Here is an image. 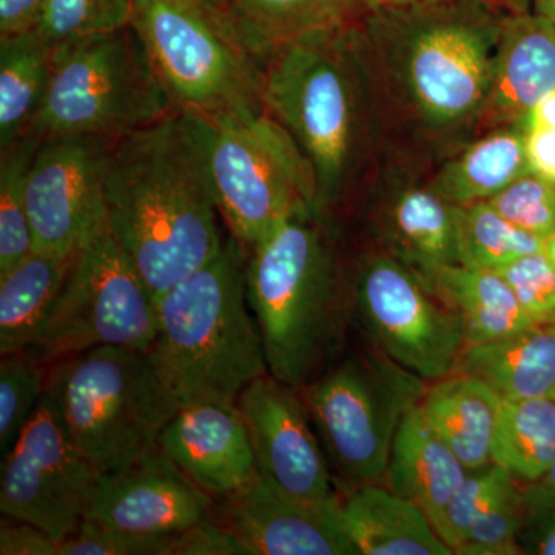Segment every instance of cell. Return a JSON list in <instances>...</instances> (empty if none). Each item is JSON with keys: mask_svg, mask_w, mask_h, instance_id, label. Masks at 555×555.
Returning a JSON list of instances; mask_svg holds the SVG:
<instances>
[{"mask_svg": "<svg viewBox=\"0 0 555 555\" xmlns=\"http://www.w3.org/2000/svg\"><path fill=\"white\" fill-rule=\"evenodd\" d=\"M555 90V25L539 14L509 13L496 46L491 91L483 109L524 122Z\"/></svg>", "mask_w": 555, "mask_h": 555, "instance_id": "obj_19", "label": "cell"}, {"mask_svg": "<svg viewBox=\"0 0 555 555\" xmlns=\"http://www.w3.org/2000/svg\"><path fill=\"white\" fill-rule=\"evenodd\" d=\"M131 25L51 47L49 89L27 134L120 138L173 113Z\"/></svg>", "mask_w": 555, "mask_h": 555, "instance_id": "obj_7", "label": "cell"}, {"mask_svg": "<svg viewBox=\"0 0 555 555\" xmlns=\"http://www.w3.org/2000/svg\"><path fill=\"white\" fill-rule=\"evenodd\" d=\"M367 13L369 28L401 50L404 87L429 122L483 112L505 10L485 0H429Z\"/></svg>", "mask_w": 555, "mask_h": 555, "instance_id": "obj_5", "label": "cell"}, {"mask_svg": "<svg viewBox=\"0 0 555 555\" xmlns=\"http://www.w3.org/2000/svg\"><path fill=\"white\" fill-rule=\"evenodd\" d=\"M203 2L206 3V5L210 7V9L219 10L225 5V2H228V0H203Z\"/></svg>", "mask_w": 555, "mask_h": 555, "instance_id": "obj_50", "label": "cell"}, {"mask_svg": "<svg viewBox=\"0 0 555 555\" xmlns=\"http://www.w3.org/2000/svg\"><path fill=\"white\" fill-rule=\"evenodd\" d=\"M49 366L31 350L2 356L0 361V459L9 454L42 400Z\"/></svg>", "mask_w": 555, "mask_h": 555, "instance_id": "obj_33", "label": "cell"}, {"mask_svg": "<svg viewBox=\"0 0 555 555\" xmlns=\"http://www.w3.org/2000/svg\"><path fill=\"white\" fill-rule=\"evenodd\" d=\"M150 363L178 409L201 401L236 404L269 374L261 331L247 299L246 254L235 240L158 298Z\"/></svg>", "mask_w": 555, "mask_h": 555, "instance_id": "obj_3", "label": "cell"}, {"mask_svg": "<svg viewBox=\"0 0 555 555\" xmlns=\"http://www.w3.org/2000/svg\"><path fill=\"white\" fill-rule=\"evenodd\" d=\"M528 171L524 127L499 130L447 164L430 188L454 206H466L491 199Z\"/></svg>", "mask_w": 555, "mask_h": 555, "instance_id": "obj_28", "label": "cell"}, {"mask_svg": "<svg viewBox=\"0 0 555 555\" xmlns=\"http://www.w3.org/2000/svg\"><path fill=\"white\" fill-rule=\"evenodd\" d=\"M520 486L518 481L511 486L478 516L455 554L520 555L517 537L525 509L524 488Z\"/></svg>", "mask_w": 555, "mask_h": 555, "instance_id": "obj_37", "label": "cell"}, {"mask_svg": "<svg viewBox=\"0 0 555 555\" xmlns=\"http://www.w3.org/2000/svg\"><path fill=\"white\" fill-rule=\"evenodd\" d=\"M387 230L397 258L423 281L459 264L455 206L433 188L400 193L390 207Z\"/></svg>", "mask_w": 555, "mask_h": 555, "instance_id": "obj_27", "label": "cell"}, {"mask_svg": "<svg viewBox=\"0 0 555 555\" xmlns=\"http://www.w3.org/2000/svg\"><path fill=\"white\" fill-rule=\"evenodd\" d=\"M246 287L269 374L305 389L331 366L345 331V287L326 211H299L250 248Z\"/></svg>", "mask_w": 555, "mask_h": 555, "instance_id": "obj_2", "label": "cell"}, {"mask_svg": "<svg viewBox=\"0 0 555 555\" xmlns=\"http://www.w3.org/2000/svg\"><path fill=\"white\" fill-rule=\"evenodd\" d=\"M236 406L261 476L295 499L315 505L337 502L326 451L301 390L266 374L241 392Z\"/></svg>", "mask_w": 555, "mask_h": 555, "instance_id": "obj_15", "label": "cell"}, {"mask_svg": "<svg viewBox=\"0 0 555 555\" xmlns=\"http://www.w3.org/2000/svg\"><path fill=\"white\" fill-rule=\"evenodd\" d=\"M47 0H0V39L35 30Z\"/></svg>", "mask_w": 555, "mask_h": 555, "instance_id": "obj_43", "label": "cell"}, {"mask_svg": "<svg viewBox=\"0 0 555 555\" xmlns=\"http://www.w3.org/2000/svg\"><path fill=\"white\" fill-rule=\"evenodd\" d=\"M171 540L173 537L130 534L86 520L60 542L57 555H170Z\"/></svg>", "mask_w": 555, "mask_h": 555, "instance_id": "obj_39", "label": "cell"}, {"mask_svg": "<svg viewBox=\"0 0 555 555\" xmlns=\"http://www.w3.org/2000/svg\"><path fill=\"white\" fill-rule=\"evenodd\" d=\"M427 386L371 345L301 390L327 460L349 485L383 483L401 423Z\"/></svg>", "mask_w": 555, "mask_h": 555, "instance_id": "obj_10", "label": "cell"}, {"mask_svg": "<svg viewBox=\"0 0 555 555\" xmlns=\"http://www.w3.org/2000/svg\"><path fill=\"white\" fill-rule=\"evenodd\" d=\"M516 228L537 238L555 230V182L528 171L488 201Z\"/></svg>", "mask_w": 555, "mask_h": 555, "instance_id": "obj_36", "label": "cell"}, {"mask_svg": "<svg viewBox=\"0 0 555 555\" xmlns=\"http://www.w3.org/2000/svg\"><path fill=\"white\" fill-rule=\"evenodd\" d=\"M337 516L360 555H451L426 514L383 483L347 488Z\"/></svg>", "mask_w": 555, "mask_h": 555, "instance_id": "obj_20", "label": "cell"}, {"mask_svg": "<svg viewBox=\"0 0 555 555\" xmlns=\"http://www.w3.org/2000/svg\"><path fill=\"white\" fill-rule=\"evenodd\" d=\"M208 149L207 119L185 109L113 144L108 229L156 298L224 247Z\"/></svg>", "mask_w": 555, "mask_h": 555, "instance_id": "obj_1", "label": "cell"}, {"mask_svg": "<svg viewBox=\"0 0 555 555\" xmlns=\"http://www.w3.org/2000/svg\"><path fill=\"white\" fill-rule=\"evenodd\" d=\"M358 33L350 24L299 36L261 62L262 104L315 170L321 211L352 175L361 129Z\"/></svg>", "mask_w": 555, "mask_h": 555, "instance_id": "obj_4", "label": "cell"}, {"mask_svg": "<svg viewBox=\"0 0 555 555\" xmlns=\"http://www.w3.org/2000/svg\"><path fill=\"white\" fill-rule=\"evenodd\" d=\"M521 3H524V5H528V0H520Z\"/></svg>", "mask_w": 555, "mask_h": 555, "instance_id": "obj_51", "label": "cell"}, {"mask_svg": "<svg viewBox=\"0 0 555 555\" xmlns=\"http://www.w3.org/2000/svg\"><path fill=\"white\" fill-rule=\"evenodd\" d=\"M429 2V0H366L367 11L393 9V7L412 5V3ZM491 5L507 11V13H525L526 7L520 0H485Z\"/></svg>", "mask_w": 555, "mask_h": 555, "instance_id": "obj_46", "label": "cell"}, {"mask_svg": "<svg viewBox=\"0 0 555 555\" xmlns=\"http://www.w3.org/2000/svg\"><path fill=\"white\" fill-rule=\"evenodd\" d=\"M524 518L518 531L520 555H555V505L537 502L525 494Z\"/></svg>", "mask_w": 555, "mask_h": 555, "instance_id": "obj_41", "label": "cell"}, {"mask_svg": "<svg viewBox=\"0 0 555 555\" xmlns=\"http://www.w3.org/2000/svg\"><path fill=\"white\" fill-rule=\"evenodd\" d=\"M215 499L156 447L101 476L86 520L130 534L175 537L214 513Z\"/></svg>", "mask_w": 555, "mask_h": 555, "instance_id": "obj_16", "label": "cell"}, {"mask_svg": "<svg viewBox=\"0 0 555 555\" xmlns=\"http://www.w3.org/2000/svg\"><path fill=\"white\" fill-rule=\"evenodd\" d=\"M51 73V47L35 30L0 39V150L30 130Z\"/></svg>", "mask_w": 555, "mask_h": 555, "instance_id": "obj_29", "label": "cell"}, {"mask_svg": "<svg viewBox=\"0 0 555 555\" xmlns=\"http://www.w3.org/2000/svg\"><path fill=\"white\" fill-rule=\"evenodd\" d=\"M115 139H40L27 182L35 250L76 255L108 229L107 173Z\"/></svg>", "mask_w": 555, "mask_h": 555, "instance_id": "obj_14", "label": "cell"}, {"mask_svg": "<svg viewBox=\"0 0 555 555\" xmlns=\"http://www.w3.org/2000/svg\"><path fill=\"white\" fill-rule=\"evenodd\" d=\"M555 398V397H554Z\"/></svg>", "mask_w": 555, "mask_h": 555, "instance_id": "obj_52", "label": "cell"}, {"mask_svg": "<svg viewBox=\"0 0 555 555\" xmlns=\"http://www.w3.org/2000/svg\"><path fill=\"white\" fill-rule=\"evenodd\" d=\"M130 25L178 109L211 118L264 108L261 64L203 0H134Z\"/></svg>", "mask_w": 555, "mask_h": 555, "instance_id": "obj_9", "label": "cell"}, {"mask_svg": "<svg viewBox=\"0 0 555 555\" xmlns=\"http://www.w3.org/2000/svg\"><path fill=\"white\" fill-rule=\"evenodd\" d=\"M101 474L73 440L46 390L30 422L2 459L0 511L28 521L57 542L86 521Z\"/></svg>", "mask_w": 555, "mask_h": 555, "instance_id": "obj_12", "label": "cell"}, {"mask_svg": "<svg viewBox=\"0 0 555 555\" xmlns=\"http://www.w3.org/2000/svg\"><path fill=\"white\" fill-rule=\"evenodd\" d=\"M467 473L416 406L398 429L383 485L418 506L441 537L449 502Z\"/></svg>", "mask_w": 555, "mask_h": 555, "instance_id": "obj_21", "label": "cell"}, {"mask_svg": "<svg viewBox=\"0 0 555 555\" xmlns=\"http://www.w3.org/2000/svg\"><path fill=\"white\" fill-rule=\"evenodd\" d=\"M452 374L473 375L502 398L555 397V323L534 324L511 337L466 346Z\"/></svg>", "mask_w": 555, "mask_h": 555, "instance_id": "obj_23", "label": "cell"}, {"mask_svg": "<svg viewBox=\"0 0 555 555\" xmlns=\"http://www.w3.org/2000/svg\"><path fill=\"white\" fill-rule=\"evenodd\" d=\"M337 503L295 499L258 473L238 491L215 499L211 516L251 555H360L339 525Z\"/></svg>", "mask_w": 555, "mask_h": 555, "instance_id": "obj_17", "label": "cell"}, {"mask_svg": "<svg viewBox=\"0 0 555 555\" xmlns=\"http://www.w3.org/2000/svg\"><path fill=\"white\" fill-rule=\"evenodd\" d=\"M134 0H47L36 25L50 47L130 25Z\"/></svg>", "mask_w": 555, "mask_h": 555, "instance_id": "obj_34", "label": "cell"}, {"mask_svg": "<svg viewBox=\"0 0 555 555\" xmlns=\"http://www.w3.org/2000/svg\"><path fill=\"white\" fill-rule=\"evenodd\" d=\"M60 542L39 526L16 518H3L0 524V554L57 555Z\"/></svg>", "mask_w": 555, "mask_h": 555, "instance_id": "obj_42", "label": "cell"}, {"mask_svg": "<svg viewBox=\"0 0 555 555\" xmlns=\"http://www.w3.org/2000/svg\"><path fill=\"white\" fill-rule=\"evenodd\" d=\"M425 283L459 313L466 346L511 337L535 324L496 270L448 266Z\"/></svg>", "mask_w": 555, "mask_h": 555, "instance_id": "obj_26", "label": "cell"}, {"mask_svg": "<svg viewBox=\"0 0 555 555\" xmlns=\"http://www.w3.org/2000/svg\"><path fill=\"white\" fill-rule=\"evenodd\" d=\"M542 251L547 258V261H550L555 269V230L551 235H547L546 238H543Z\"/></svg>", "mask_w": 555, "mask_h": 555, "instance_id": "obj_49", "label": "cell"}, {"mask_svg": "<svg viewBox=\"0 0 555 555\" xmlns=\"http://www.w3.org/2000/svg\"><path fill=\"white\" fill-rule=\"evenodd\" d=\"M47 390L101 476L156 447L178 411L147 352L131 347H93L51 364Z\"/></svg>", "mask_w": 555, "mask_h": 555, "instance_id": "obj_6", "label": "cell"}, {"mask_svg": "<svg viewBox=\"0 0 555 555\" xmlns=\"http://www.w3.org/2000/svg\"><path fill=\"white\" fill-rule=\"evenodd\" d=\"M521 127L529 169L555 182V130L535 126Z\"/></svg>", "mask_w": 555, "mask_h": 555, "instance_id": "obj_44", "label": "cell"}, {"mask_svg": "<svg viewBox=\"0 0 555 555\" xmlns=\"http://www.w3.org/2000/svg\"><path fill=\"white\" fill-rule=\"evenodd\" d=\"M555 460V398H503L492 463L518 483H537Z\"/></svg>", "mask_w": 555, "mask_h": 555, "instance_id": "obj_30", "label": "cell"}, {"mask_svg": "<svg viewBox=\"0 0 555 555\" xmlns=\"http://www.w3.org/2000/svg\"><path fill=\"white\" fill-rule=\"evenodd\" d=\"M502 401V396L483 379L451 374L427 387L418 408L466 469L478 470L492 463Z\"/></svg>", "mask_w": 555, "mask_h": 555, "instance_id": "obj_22", "label": "cell"}, {"mask_svg": "<svg viewBox=\"0 0 555 555\" xmlns=\"http://www.w3.org/2000/svg\"><path fill=\"white\" fill-rule=\"evenodd\" d=\"M525 494L537 502L555 505V460L550 470L537 483L524 485Z\"/></svg>", "mask_w": 555, "mask_h": 555, "instance_id": "obj_47", "label": "cell"}, {"mask_svg": "<svg viewBox=\"0 0 555 555\" xmlns=\"http://www.w3.org/2000/svg\"><path fill=\"white\" fill-rule=\"evenodd\" d=\"M39 144L40 139L25 134L0 152V273L35 250L27 182Z\"/></svg>", "mask_w": 555, "mask_h": 555, "instance_id": "obj_32", "label": "cell"}, {"mask_svg": "<svg viewBox=\"0 0 555 555\" xmlns=\"http://www.w3.org/2000/svg\"><path fill=\"white\" fill-rule=\"evenodd\" d=\"M76 255L33 250L0 273V356L31 349L67 283Z\"/></svg>", "mask_w": 555, "mask_h": 555, "instance_id": "obj_25", "label": "cell"}, {"mask_svg": "<svg viewBox=\"0 0 555 555\" xmlns=\"http://www.w3.org/2000/svg\"><path fill=\"white\" fill-rule=\"evenodd\" d=\"M366 0H228L219 16L261 64L288 40L350 24Z\"/></svg>", "mask_w": 555, "mask_h": 555, "instance_id": "obj_24", "label": "cell"}, {"mask_svg": "<svg viewBox=\"0 0 555 555\" xmlns=\"http://www.w3.org/2000/svg\"><path fill=\"white\" fill-rule=\"evenodd\" d=\"M156 444L214 499L238 491L258 474L254 447L236 404L201 401L181 406Z\"/></svg>", "mask_w": 555, "mask_h": 555, "instance_id": "obj_18", "label": "cell"}, {"mask_svg": "<svg viewBox=\"0 0 555 555\" xmlns=\"http://www.w3.org/2000/svg\"><path fill=\"white\" fill-rule=\"evenodd\" d=\"M516 483V478L495 463L467 473L449 502L441 531V539L451 547L452 553L455 554L456 547L465 542L478 516Z\"/></svg>", "mask_w": 555, "mask_h": 555, "instance_id": "obj_35", "label": "cell"}, {"mask_svg": "<svg viewBox=\"0 0 555 555\" xmlns=\"http://www.w3.org/2000/svg\"><path fill=\"white\" fill-rule=\"evenodd\" d=\"M459 264L496 270L542 250V238L503 218L488 201L455 206Z\"/></svg>", "mask_w": 555, "mask_h": 555, "instance_id": "obj_31", "label": "cell"}, {"mask_svg": "<svg viewBox=\"0 0 555 555\" xmlns=\"http://www.w3.org/2000/svg\"><path fill=\"white\" fill-rule=\"evenodd\" d=\"M521 126L545 127L555 130V90L537 102Z\"/></svg>", "mask_w": 555, "mask_h": 555, "instance_id": "obj_45", "label": "cell"}, {"mask_svg": "<svg viewBox=\"0 0 555 555\" xmlns=\"http://www.w3.org/2000/svg\"><path fill=\"white\" fill-rule=\"evenodd\" d=\"M534 13L555 25V0H532Z\"/></svg>", "mask_w": 555, "mask_h": 555, "instance_id": "obj_48", "label": "cell"}, {"mask_svg": "<svg viewBox=\"0 0 555 555\" xmlns=\"http://www.w3.org/2000/svg\"><path fill=\"white\" fill-rule=\"evenodd\" d=\"M170 555H251L229 526L208 516L171 540Z\"/></svg>", "mask_w": 555, "mask_h": 555, "instance_id": "obj_40", "label": "cell"}, {"mask_svg": "<svg viewBox=\"0 0 555 555\" xmlns=\"http://www.w3.org/2000/svg\"><path fill=\"white\" fill-rule=\"evenodd\" d=\"M371 345L425 382L454 372L466 346L459 313L398 258H372L356 284Z\"/></svg>", "mask_w": 555, "mask_h": 555, "instance_id": "obj_13", "label": "cell"}, {"mask_svg": "<svg viewBox=\"0 0 555 555\" xmlns=\"http://www.w3.org/2000/svg\"><path fill=\"white\" fill-rule=\"evenodd\" d=\"M206 119L219 215L244 254L295 214L321 210L312 164L268 109Z\"/></svg>", "mask_w": 555, "mask_h": 555, "instance_id": "obj_8", "label": "cell"}, {"mask_svg": "<svg viewBox=\"0 0 555 555\" xmlns=\"http://www.w3.org/2000/svg\"><path fill=\"white\" fill-rule=\"evenodd\" d=\"M158 328V298L107 229L76 255L67 283L28 350L46 366L101 346L149 352Z\"/></svg>", "mask_w": 555, "mask_h": 555, "instance_id": "obj_11", "label": "cell"}, {"mask_svg": "<svg viewBox=\"0 0 555 555\" xmlns=\"http://www.w3.org/2000/svg\"><path fill=\"white\" fill-rule=\"evenodd\" d=\"M535 324L555 323V269L542 250L496 269Z\"/></svg>", "mask_w": 555, "mask_h": 555, "instance_id": "obj_38", "label": "cell"}]
</instances>
